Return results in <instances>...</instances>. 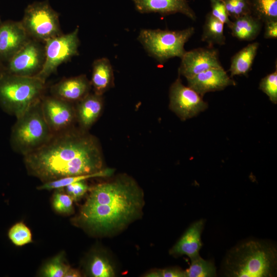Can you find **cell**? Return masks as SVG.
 <instances>
[{
  "mask_svg": "<svg viewBox=\"0 0 277 277\" xmlns=\"http://www.w3.org/2000/svg\"><path fill=\"white\" fill-rule=\"evenodd\" d=\"M78 31L77 27L70 33L62 34L44 43L45 62L42 69L35 76L45 83L50 75L56 72L60 65L78 55Z\"/></svg>",
  "mask_w": 277,
  "mask_h": 277,
  "instance_id": "8",
  "label": "cell"
},
{
  "mask_svg": "<svg viewBox=\"0 0 277 277\" xmlns=\"http://www.w3.org/2000/svg\"><path fill=\"white\" fill-rule=\"evenodd\" d=\"M101 95L88 94L78 101L75 113L83 128H89L99 116L103 108Z\"/></svg>",
  "mask_w": 277,
  "mask_h": 277,
  "instance_id": "18",
  "label": "cell"
},
{
  "mask_svg": "<svg viewBox=\"0 0 277 277\" xmlns=\"http://www.w3.org/2000/svg\"><path fill=\"white\" fill-rule=\"evenodd\" d=\"M205 221L201 219L193 223L170 250V254L176 256L186 255L190 260L199 255L202 247L201 233Z\"/></svg>",
  "mask_w": 277,
  "mask_h": 277,
  "instance_id": "17",
  "label": "cell"
},
{
  "mask_svg": "<svg viewBox=\"0 0 277 277\" xmlns=\"http://www.w3.org/2000/svg\"><path fill=\"white\" fill-rule=\"evenodd\" d=\"M259 89L265 93L270 101L277 103V70L262 78L259 84Z\"/></svg>",
  "mask_w": 277,
  "mask_h": 277,
  "instance_id": "30",
  "label": "cell"
},
{
  "mask_svg": "<svg viewBox=\"0 0 277 277\" xmlns=\"http://www.w3.org/2000/svg\"><path fill=\"white\" fill-rule=\"evenodd\" d=\"M20 21L0 24V61L7 63L30 39Z\"/></svg>",
  "mask_w": 277,
  "mask_h": 277,
  "instance_id": "13",
  "label": "cell"
},
{
  "mask_svg": "<svg viewBox=\"0 0 277 277\" xmlns=\"http://www.w3.org/2000/svg\"><path fill=\"white\" fill-rule=\"evenodd\" d=\"M228 15L232 20L251 14L249 0H223Z\"/></svg>",
  "mask_w": 277,
  "mask_h": 277,
  "instance_id": "29",
  "label": "cell"
},
{
  "mask_svg": "<svg viewBox=\"0 0 277 277\" xmlns=\"http://www.w3.org/2000/svg\"><path fill=\"white\" fill-rule=\"evenodd\" d=\"M264 38L276 39L277 38V21H271L264 23Z\"/></svg>",
  "mask_w": 277,
  "mask_h": 277,
  "instance_id": "35",
  "label": "cell"
},
{
  "mask_svg": "<svg viewBox=\"0 0 277 277\" xmlns=\"http://www.w3.org/2000/svg\"><path fill=\"white\" fill-rule=\"evenodd\" d=\"M187 81L188 86L203 97L207 92L221 91L236 84L223 67L208 69Z\"/></svg>",
  "mask_w": 277,
  "mask_h": 277,
  "instance_id": "14",
  "label": "cell"
},
{
  "mask_svg": "<svg viewBox=\"0 0 277 277\" xmlns=\"http://www.w3.org/2000/svg\"><path fill=\"white\" fill-rule=\"evenodd\" d=\"M45 83L36 76H23L3 71L0 74V106L16 118L42 100Z\"/></svg>",
  "mask_w": 277,
  "mask_h": 277,
  "instance_id": "4",
  "label": "cell"
},
{
  "mask_svg": "<svg viewBox=\"0 0 277 277\" xmlns=\"http://www.w3.org/2000/svg\"><path fill=\"white\" fill-rule=\"evenodd\" d=\"M194 32L193 27L181 30L143 29L137 39L150 56L164 63L171 58L183 57L186 51L185 44Z\"/></svg>",
  "mask_w": 277,
  "mask_h": 277,
  "instance_id": "6",
  "label": "cell"
},
{
  "mask_svg": "<svg viewBox=\"0 0 277 277\" xmlns=\"http://www.w3.org/2000/svg\"><path fill=\"white\" fill-rule=\"evenodd\" d=\"M73 199L68 194L57 192L54 195L52 204L54 209L57 212L69 214L73 210Z\"/></svg>",
  "mask_w": 277,
  "mask_h": 277,
  "instance_id": "31",
  "label": "cell"
},
{
  "mask_svg": "<svg viewBox=\"0 0 277 277\" xmlns=\"http://www.w3.org/2000/svg\"><path fill=\"white\" fill-rule=\"evenodd\" d=\"M2 21L1 19V17H0V24L2 23Z\"/></svg>",
  "mask_w": 277,
  "mask_h": 277,
  "instance_id": "38",
  "label": "cell"
},
{
  "mask_svg": "<svg viewBox=\"0 0 277 277\" xmlns=\"http://www.w3.org/2000/svg\"><path fill=\"white\" fill-rule=\"evenodd\" d=\"M112 172V171L111 169H102L98 172L92 173L65 177L56 180L45 182L43 185L39 186L38 189L40 190L61 189L65 188L71 184L81 181H85L88 179L109 176Z\"/></svg>",
  "mask_w": 277,
  "mask_h": 277,
  "instance_id": "24",
  "label": "cell"
},
{
  "mask_svg": "<svg viewBox=\"0 0 277 277\" xmlns=\"http://www.w3.org/2000/svg\"><path fill=\"white\" fill-rule=\"evenodd\" d=\"M191 265L185 271V277H212L216 275L214 263L202 258L200 255L191 260Z\"/></svg>",
  "mask_w": 277,
  "mask_h": 277,
  "instance_id": "26",
  "label": "cell"
},
{
  "mask_svg": "<svg viewBox=\"0 0 277 277\" xmlns=\"http://www.w3.org/2000/svg\"><path fill=\"white\" fill-rule=\"evenodd\" d=\"M224 25L213 17L210 12L208 13L203 26L201 41L207 43L210 47L214 45H225L226 37L224 33Z\"/></svg>",
  "mask_w": 277,
  "mask_h": 277,
  "instance_id": "22",
  "label": "cell"
},
{
  "mask_svg": "<svg viewBox=\"0 0 277 277\" xmlns=\"http://www.w3.org/2000/svg\"><path fill=\"white\" fill-rule=\"evenodd\" d=\"M259 45L258 42L249 44L231 57L229 69L231 77L235 75H248L251 70Z\"/></svg>",
  "mask_w": 277,
  "mask_h": 277,
  "instance_id": "21",
  "label": "cell"
},
{
  "mask_svg": "<svg viewBox=\"0 0 277 277\" xmlns=\"http://www.w3.org/2000/svg\"><path fill=\"white\" fill-rule=\"evenodd\" d=\"M45 48L41 42L30 40L4 65V71L23 76H35L45 62Z\"/></svg>",
  "mask_w": 277,
  "mask_h": 277,
  "instance_id": "9",
  "label": "cell"
},
{
  "mask_svg": "<svg viewBox=\"0 0 277 277\" xmlns=\"http://www.w3.org/2000/svg\"><path fill=\"white\" fill-rule=\"evenodd\" d=\"M41 101L33 104L22 115L16 118L12 129L11 147L24 156L43 146L54 134L44 118Z\"/></svg>",
  "mask_w": 277,
  "mask_h": 277,
  "instance_id": "5",
  "label": "cell"
},
{
  "mask_svg": "<svg viewBox=\"0 0 277 277\" xmlns=\"http://www.w3.org/2000/svg\"><path fill=\"white\" fill-rule=\"evenodd\" d=\"M81 274L79 271L76 269L70 268L67 271L65 277H78Z\"/></svg>",
  "mask_w": 277,
  "mask_h": 277,
  "instance_id": "36",
  "label": "cell"
},
{
  "mask_svg": "<svg viewBox=\"0 0 277 277\" xmlns=\"http://www.w3.org/2000/svg\"><path fill=\"white\" fill-rule=\"evenodd\" d=\"M135 9L141 13H158L167 15L180 13L192 21L196 19L194 10L187 0H132Z\"/></svg>",
  "mask_w": 277,
  "mask_h": 277,
  "instance_id": "15",
  "label": "cell"
},
{
  "mask_svg": "<svg viewBox=\"0 0 277 277\" xmlns=\"http://www.w3.org/2000/svg\"><path fill=\"white\" fill-rule=\"evenodd\" d=\"M20 22L29 36L41 43L63 34L59 14L48 0L28 5Z\"/></svg>",
  "mask_w": 277,
  "mask_h": 277,
  "instance_id": "7",
  "label": "cell"
},
{
  "mask_svg": "<svg viewBox=\"0 0 277 277\" xmlns=\"http://www.w3.org/2000/svg\"><path fill=\"white\" fill-rule=\"evenodd\" d=\"M68 195L73 201H77L82 197L88 190L89 187L85 181H81L67 185L65 187Z\"/></svg>",
  "mask_w": 277,
  "mask_h": 277,
  "instance_id": "33",
  "label": "cell"
},
{
  "mask_svg": "<svg viewBox=\"0 0 277 277\" xmlns=\"http://www.w3.org/2000/svg\"><path fill=\"white\" fill-rule=\"evenodd\" d=\"M181 59L179 73L186 79L211 68L223 67L218 50L209 47L186 51Z\"/></svg>",
  "mask_w": 277,
  "mask_h": 277,
  "instance_id": "12",
  "label": "cell"
},
{
  "mask_svg": "<svg viewBox=\"0 0 277 277\" xmlns=\"http://www.w3.org/2000/svg\"><path fill=\"white\" fill-rule=\"evenodd\" d=\"M251 14L263 23L277 21V0H249Z\"/></svg>",
  "mask_w": 277,
  "mask_h": 277,
  "instance_id": "23",
  "label": "cell"
},
{
  "mask_svg": "<svg viewBox=\"0 0 277 277\" xmlns=\"http://www.w3.org/2000/svg\"><path fill=\"white\" fill-rule=\"evenodd\" d=\"M146 276L151 277H185V271L175 267L157 270L149 273Z\"/></svg>",
  "mask_w": 277,
  "mask_h": 277,
  "instance_id": "34",
  "label": "cell"
},
{
  "mask_svg": "<svg viewBox=\"0 0 277 277\" xmlns=\"http://www.w3.org/2000/svg\"><path fill=\"white\" fill-rule=\"evenodd\" d=\"M143 194L130 180L117 179L98 184L81 208L78 219L97 232H108L126 225L136 217L143 207Z\"/></svg>",
  "mask_w": 277,
  "mask_h": 277,
  "instance_id": "2",
  "label": "cell"
},
{
  "mask_svg": "<svg viewBox=\"0 0 277 277\" xmlns=\"http://www.w3.org/2000/svg\"><path fill=\"white\" fill-rule=\"evenodd\" d=\"M41 106L44 118L53 133L69 128L76 116L71 102L52 95L43 97Z\"/></svg>",
  "mask_w": 277,
  "mask_h": 277,
  "instance_id": "11",
  "label": "cell"
},
{
  "mask_svg": "<svg viewBox=\"0 0 277 277\" xmlns=\"http://www.w3.org/2000/svg\"><path fill=\"white\" fill-rule=\"evenodd\" d=\"M90 83L95 93L99 95H102L113 85V69L107 58H98L93 62Z\"/></svg>",
  "mask_w": 277,
  "mask_h": 277,
  "instance_id": "20",
  "label": "cell"
},
{
  "mask_svg": "<svg viewBox=\"0 0 277 277\" xmlns=\"http://www.w3.org/2000/svg\"><path fill=\"white\" fill-rule=\"evenodd\" d=\"M169 97L170 108L184 121L197 115L208 108L203 96L189 86L184 85L180 77L172 84Z\"/></svg>",
  "mask_w": 277,
  "mask_h": 277,
  "instance_id": "10",
  "label": "cell"
},
{
  "mask_svg": "<svg viewBox=\"0 0 277 277\" xmlns=\"http://www.w3.org/2000/svg\"><path fill=\"white\" fill-rule=\"evenodd\" d=\"M276 249L272 244L249 240L229 251L223 267L228 276H273L276 271Z\"/></svg>",
  "mask_w": 277,
  "mask_h": 277,
  "instance_id": "3",
  "label": "cell"
},
{
  "mask_svg": "<svg viewBox=\"0 0 277 277\" xmlns=\"http://www.w3.org/2000/svg\"><path fill=\"white\" fill-rule=\"evenodd\" d=\"M8 236L17 246H22L32 242V234L29 228L23 223L14 225L9 230Z\"/></svg>",
  "mask_w": 277,
  "mask_h": 277,
  "instance_id": "28",
  "label": "cell"
},
{
  "mask_svg": "<svg viewBox=\"0 0 277 277\" xmlns=\"http://www.w3.org/2000/svg\"><path fill=\"white\" fill-rule=\"evenodd\" d=\"M4 71V64L0 61V74Z\"/></svg>",
  "mask_w": 277,
  "mask_h": 277,
  "instance_id": "37",
  "label": "cell"
},
{
  "mask_svg": "<svg viewBox=\"0 0 277 277\" xmlns=\"http://www.w3.org/2000/svg\"><path fill=\"white\" fill-rule=\"evenodd\" d=\"M88 271L94 277H112L115 275L113 266L104 255L95 254L91 258Z\"/></svg>",
  "mask_w": 277,
  "mask_h": 277,
  "instance_id": "25",
  "label": "cell"
},
{
  "mask_svg": "<svg viewBox=\"0 0 277 277\" xmlns=\"http://www.w3.org/2000/svg\"><path fill=\"white\" fill-rule=\"evenodd\" d=\"M210 3L212 15L228 27L231 21L228 15L223 0H209Z\"/></svg>",
  "mask_w": 277,
  "mask_h": 277,
  "instance_id": "32",
  "label": "cell"
},
{
  "mask_svg": "<svg viewBox=\"0 0 277 277\" xmlns=\"http://www.w3.org/2000/svg\"><path fill=\"white\" fill-rule=\"evenodd\" d=\"M70 267L64 262L63 255L60 254L53 258L43 268L42 274L47 277L65 276Z\"/></svg>",
  "mask_w": 277,
  "mask_h": 277,
  "instance_id": "27",
  "label": "cell"
},
{
  "mask_svg": "<svg viewBox=\"0 0 277 277\" xmlns=\"http://www.w3.org/2000/svg\"><path fill=\"white\" fill-rule=\"evenodd\" d=\"M28 171L43 182L101 170L103 160L93 136L68 128L54 133L43 146L24 156Z\"/></svg>",
  "mask_w": 277,
  "mask_h": 277,
  "instance_id": "1",
  "label": "cell"
},
{
  "mask_svg": "<svg viewBox=\"0 0 277 277\" xmlns=\"http://www.w3.org/2000/svg\"><path fill=\"white\" fill-rule=\"evenodd\" d=\"M263 23L252 16L248 14L231 21L228 28L232 35L239 40L251 41L259 35Z\"/></svg>",
  "mask_w": 277,
  "mask_h": 277,
  "instance_id": "19",
  "label": "cell"
},
{
  "mask_svg": "<svg viewBox=\"0 0 277 277\" xmlns=\"http://www.w3.org/2000/svg\"><path fill=\"white\" fill-rule=\"evenodd\" d=\"M91 86L86 76L80 75L60 81L51 87L50 92L53 96L71 103L88 94Z\"/></svg>",
  "mask_w": 277,
  "mask_h": 277,
  "instance_id": "16",
  "label": "cell"
}]
</instances>
